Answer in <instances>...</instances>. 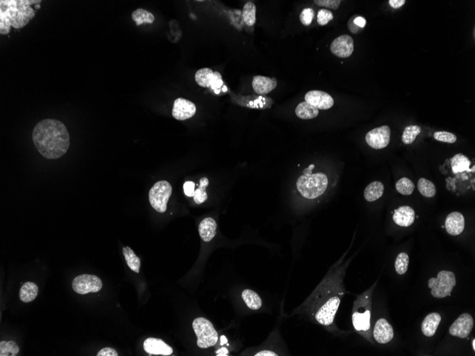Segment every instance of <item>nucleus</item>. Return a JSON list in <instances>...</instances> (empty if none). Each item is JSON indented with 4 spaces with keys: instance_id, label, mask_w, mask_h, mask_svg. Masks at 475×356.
<instances>
[{
    "instance_id": "nucleus-4",
    "label": "nucleus",
    "mask_w": 475,
    "mask_h": 356,
    "mask_svg": "<svg viewBox=\"0 0 475 356\" xmlns=\"http://www.w3.org/2000/svg\"><path fill=\"white\" fill-rule=\"evenodd\" d=\"M315 165L304 170V174L297 181V188L301 194L308 199H315L322 195L327 188L328 178L323 173L313 174Z\"/></svg>"
},
{
    "instance_id": "nucleus-2",
    "label": "nucleus",
    "mask_w": 475,
    "mask_h": 356,
    "mask_svg": "<svg viewBox=\"0 0 475 356\" xmlns=\"http://www.w3.org/2000/svg\"><path fill=\"white\" fill-rule=\"evenodd\" d=\"M33 142L41 156L48 160H56L67 152L70 137L62 122L46 119L35 126Z\"/></svg>"
},
{
    "instance_id": "nucleus-40",
    "label": "nucleus",
    "mask_w": 475,
    "mask_h": 356,
    "mask_svg": "<svg viewBox=\"0 0 475 356\" xmlns=\"http://www.w3.org/2000/svg\"><path fill=\"white\" fill-rule=\"evenodd\" d=\"M315 11L312 8H306L302 11L300 19L302 24L305 26H309L314 19Z\"/></svg>"
},
{
    "instance_id": "nucleus-35",
    "label": "nucleus",
    "mask_w": 475,
    "mask_h": 356,
    "mask_svg": "<svg viewBox=\"0 0 475 356\" xmlns=\"http://www.w3.org/2000/svg\"><path fill=\"white\" fill-rule=\"evenodd\" d=\"M19 352V348L14 342H0V356H15Z\"/></svg>"
},
{
    "instance_id": "nucleus-9",
    "label": "nucleus",
    "mask_w": 475,
    "mask_h": 356,
    "mask_svg": "<svg viewBox=\"0 0 475 356\" xmlns=\"http://www.w3.org/2000/svg\"><path fill=\"white\" fill-rule=\"evenodd\" d=\"M72 287L76 293L87 295L88 293H96L101 290L103 282L96 275H78L73 279Z\"/></svg>"
},
{
    "instance_id": "nucleus-25",
    "label": "nucleus",
    "mask_w": 475,
    "mask_h": 356,
    "mask_svg": "<svg viewBox=\"0 0 475 356\" xmlns=\"http://www.w3.org/2000/svg\"><path fill=\"white\" fill-rule=\"evenodd\" d=\"M471 162L463 154H458L451 159V167L455 174L470 171Z\"/></svg>"
},
{
    "instance_id": "nucleus-38",
    "label": "nucleus",
    "mask_w": 475,
    "mask_h": 356,
    "mask_svg": "<svg viewBox=\"0 0 475 356\" xmlns=\"http://www.w3.org/2000/svg\"><path fill=\"white\" fill-rule=\"evenodd\" d=\"M333 19H334V15L329 10L321 9L318 11L317 22L320 26L327 24Z\"/></svg>"
},
{
    "instance_id": "nucleus-19",
    "label": "nucleus",
    "mask_w": 475,
    "mask_h": 356,
    "mask_svg": "<svg viewBox=\"0 0 475 356\" xmlns=\"http://www.w3.org/2000/svg\"><path fill=\"white\" fill-rule=\"evenodd\" d=\"M415 216L416 214L414 210L411 207L405 205L395 210L393 219L395 223L399 226L409 227L414 223Z\"/></svg>"
},
{
    "instance_id": "nucleus-41",
    "label": "nucleus",
    "mask_w": 475,
    "mask_h": 356,
    "mask_svg": "<svg viewBox=\"0 0 475 356\" xmlns=\"http://www.w3.org/2000/svg\"><path fill=\"white\" fill-rule=\"evenodd\" d=\"M317 5L323 7L329 8L331 9H337L340 6V0H316L314 1Z\"/></svg>"
},
{
    "instance_id": "nucleus-3",
    "label": "nucleus",
    "mask_w": 475,
    "mask_h": 356,
    "mask_svg": "<svg viewBox=\"0 0 475 356\" xmlns=\"http://www.w3.org/2000/svg\"><path fill=\"white\" fill-rule=\"evenodd\" d=\"M34 0H1L0 1V33L8 34L11 27L21 29L29 24L36 12L31 5L40 4Z\"/></svg>"
},
{
    "instance_id": "nucleus-36",
    "label": "nucleus",
    "mask_w": 475,
    "mask_h": 356,
    "mask_svg": "<svg viewBox=\"0 0 475 356\" xmlns=\"http://www.w3.org/2000/svg\"><path fill=\"white\" fill-rule=\"evenodd\" d=\"M409 264V257L406 252H401L396 257L395 269L399 275H404L407 272Z\"/></svg>"
},
{
    "instance_id": "nucleus-8",
    "label": "nucleus",
    "mask_w": 475,
    "mask_h": 356,
    "mask_svg": "<svg viewBox=\"0 0 475 356\" xmlns=\"http://www.w3.org/2000/svg\"><path fill=\"white\" fill-rule=\"evenodd\" d=\"M172 193V187L166 180H159L152 187L149 192L151 205L158 213H164Z\"/></svg>"
},
{
    "instance_id": "nucleus-17",
    "label": "nucleus",
    "mask_w": 475,
    "mask_h": 356,
    "mask_svg": "<svg viewBox=\"0 0 475 356\" xmlns=\"http://www.w3.org/2000/svg\"><path fill=\"white\" fill-rule=\"evenodd\" d=\"M466 226V220L463 214L460 212H453L448 215L446 220L447 232L451 235H460L463 233Z\"/></svg>"
},
{
    "instance_id": "nucleus-23",
    "label": "nucleus",
    "mask_w": 475,
    "mask_h": 356,
    "mask_svg": "<svg viewBox=\"0 0 475 356\" xmlns=\"http://www.w3.org/2000/svg\"><path fill=\"white\" fill-rule=\"evenodd\" d=\"M384 192V185L380 181H373L364 190L365 199L369 202L375 201L381 198Z\"/></svg>"
},
{
    "instance_id": "nucleus-21",
    "label": "nucleus",
    "mask_w": 475,
    "mask_h": 356,
    "mask_svg": "<svg viewBox=\"0 0 475 356\" xmlns=\"http://www.w3.org/2000/svg\"><path fill=\"white\" fill-rule=\"evenodd\" d=\"M217 224L215 220L211 218L204 219L199 224V233L200 237L205 242H209L216 235Z\"/></svg>"
},
{
    "instance_id": "nucleus-1",
    "label": "nucleus",
    "mask_w": 475,
    "mask_h": 356,
    "mask_svg": "<svg viewBox=\"0 0 475 356\" xmlns=\"http://www.w3.org/2000/svg\"><path fill=\"white\" fill-rule=\"evenodd\" d=\"M343 271L336 270L327 276L293 314L306 315L325 327H331L344 295Z\"/></svg>"
},
{
    "instance_id": "nucleus-26",
    "label": "nucleus",
    "mask_w": 475,
    "mask_h": 356,
    "mask_svg": "<svg viewBox=\"0 0 475 356\" xmlns=\"http://www.w3.org/2000/svg\"><path fill=\"white\" fill-rule=\"evenodd\" d=\"M242 298L245 304L250 309L258 310L262 307V299L254 291L251 290H243Z\"/></svg>"
},
{
    "instance_id": "nucleus-7",
    "label": "nucleus",
    "mask_w": 475,
    "mask_h": 356,
    "mask_svg": "<svg viewBox=\"0 0 475 356\" xmlns=\"http://www.w3.org/2000/svg\"><path fill=\"white\" fill-rule=\"evenodd\" d=\"M456 285V275L450 271H441L437 278H431L428 281V287L431 289V295L435 298H445L451 295Z\"/></svg>"
},
{
    "instance_id": "nucleus-29",
    "label": "nucleus",
    "mask_w": 475,
    "mask_h": 356,
    "mask_svg": "<svg viewBox=\"0 0 475 356\" xmlns=\"http://www.w3.org/2000/svg\"><path fill=\"white\" fill-rule=\"evenodd\" d=\"M132 19L136 23L137 26L143 24H153L155 21L154 15L144 9H138L132 14Z\"/></svg>"
},
{
    "instance_id": "nucleus-39",
    "label": "nucleus",
    "mask_w": 475,
    "mask_h": 356,
    "mask_svg": "<svg viewBox=\"0 0 475 356\" xmlns=\"http://www.w3.org/2000/svg\"><path fill=\"white\" fill-rule=\"evenodd\" d=\"M223 86V81L221 73L218 71H213V76L212 80H211V86H210V88L214 91L215 93L218 94V93H220V92H221V88H222Z\"/></svg>"
},
{
    "instance_id": "nucleus-48",
    "label": "nucleus",
    "mask_w": 475,
    "mask_h": 356,
    "mask_svg": "<svg viewBox=\"0 0 475 356\" xmlns=\"http://www.w3.org/2000/svg\"><path fill=\"white\" fill-rule=\"evenodd\" d=\"M35 7H36V9H39L40 6L39 5H35Z\"/></svg>"
},
{
    "instance_id": "nucleus-5",
    "label": "nucleus",
    "mask_w": 475,
    "mask_h": 356,
    "mask_svg": "<svg viewBox=\"0 0 475 356\" xmlns=\"http://www.w3.org/2000/svg\"><path fill=\"white\" fill-rule=\"evenodd\" d=\"M369 294L368 292L360 296L355 302L352 314V323L355 330L360 334H365L369 331L371 319V306Z\"/></svg>"
},
{
    "instance_id": "nucleus-45",
    "label": "nucleus",
    "mask_w": 475,
    "mask_h": 356,
    "mask_svg": "<svg viewBox=\"0 0 475 356\" xmlns=\"http://www.w3.org/2000/svg\"><path fill=\"white\" fill-rule=\"evenodd\" d=\"M354 22L356 26H359L360 28H364L366 24V19H365L364 17H362V16H357V17L354 20Z\"/></svg>"
},
{
    "instance_id": "nucleus-47",
    "label": "nucleus",
    "mask_w": 475,
    "mask_h": 356,
    "mask_svg": "<svg viewBox=\"0 0 475 356\" xmlns=\"http://www.w3.org/2000/svg\"><path fill=\"white\" fill-rule=\"evenodd\" d=\"M475 339H473V350H474V351L475 350Z\"/></svg>"
},
{
    "instance_id": "nucleus-33",
    "label": "nucleus",
    "mask_w": 475,
    "mask_h": 356,
    "mask_svg": "<svg viewBox=\"0 0 475 356\" xmlns=\"http://www.w3.org/2000/svg\"><path fill=\"white\" fill-rule=\"evenodd\" d=\"M421 133V128L418 125H410L406 127L402 135L403 143L411 145L416 140V137Z\"/></svg>"
},
{
    "instance_id": "nucleus-20",
    "label": "nucleus",
    "mask_w": 475,
    "mask_h": 356,
    "mask_svg": "<svg viewBox=\"0 0 475 356\" xmlns=\"http://www.w3.org/2000/svg\"><path fill=\"white\" fill-rule=\"evenodd\" d=\"M441 316L438 313L428 314L421 325L423 334L427 337H433L441 324Z\"/></svg>"
},
{
    "instance_id": "nucleus-31",
    "label": "nucleus",
    "mask_w": 475,
    "mask_h": 356,
    "mask_svg": "<svg viewBox=\"0 0 475 356\" xmlns=\"http://www.w3.org/2000/svg\"><path fill=\"white\" fill-rule=\"evenodd\" d=\"M256 6L254 3L248 1L243 6V18L248 26H253L256 22Z\"/></svg>"
},
{
    "instance_id": "nucleus-15",
    "label": "nucleus",
    "mask_w": 475,
    "mask_h": 356,
    "mask_svg": "<svg viewBox=\"0 0 475 356\" xmlns=\"http://www.w3.org/2000/svg\"><path fill=\"white\" fill-rule=\"evenodd\" d=\"M394 332L392 326L385 319H380L375 324L373 337L378 344H385L392 340Z\"/></svg>"
},
{
    "instance_id": "nucleus-18",
    "label": "nucleus",
    "mask_w": 475,
    "mask_h": 356,
    "mask_svg": "<svg viewBox=\"0 0 475 356\" xmlns=\"http://www.w3.org/2000/svg\"><path fill=\"white\" fill-rule=\"evenodd\" d=\"M278 81L276 78L263 76H254L252 86L256 93L260 95H266L271 93L276 88Z\"/></svg>"
},
{
    "instance_id": "nucleus-32",
    "label": "nucleus",
    "mask_w": 475,
    "mask_h": 356,
    "mask_svg": "<svg viewBox=\"0 0 475 356\" xmlns=\"http://www.w3.org/2000/svg\"><path fill=\"white\" fill-rule=\"evenodd\" d=\"M209 180L207 178H202L199 180V186L195 190L194 195V200L195 203L197 204H201L206 201L208 198L207 193H206V187L209 185Z\"/></svg>"
},
{
    "instance_id": "nucleus-6",
    "label": "nucleus",
    "mask_w": 475,
    "mask_h": 356,
    "mask_svg": "<svg viewBox=\"0 0 475 356\" xmlns=\"http://www.w3.org/2000/svg\"><path fill=\"white\" fill-rule=\"evenodd\" d=\"M193 329L197 337V346L201 349L214 347L218 342V335L212 323L204 317L195 319Z\"/></svg>"
},
{
    "instance_id": "nucleus-12",
    "label": "nucleus",
    "mask_w": 475,
    "mask_h": 356,
    "mask_svg": "<svg viewBox=\"0 0 475 356\" xmlns=\"http://www.w3.org/2000/svg\"><path fill=\"white\" fill-rule=\"evenodd\" d=\"M306 102L314 106L318 110L330 109L334 105L332 97L321 90H311L305 96Z\"/></svg>"
},
{
    "instance_id": "nucleus-44",
    "label": "nucleus",
    "mask_w": 475,
    "mask_h": 356,
    "mask_svg": "<svg viewBox=\"0 0 475 356\" xmlns=\"http://www.w3.org/2000/svg\"><path fill=\"white\" fill-rule=\"evenodd\" d=\"M388 3L393 9H398L403 6L406 3V1L405 0H389Z\"/></svg>"
},
{
    "instance_id": "nucleus-27",
    "label": "nucleus",
    "mask_w": 475,
    "mask_h": 356,
    "mask_svg": "<svg viewBox=\"0 0 475 356\" xmlns=\"http://www.w3.org/2000/svg\"><path fill=\"white\" fill-rule=\"evenodd\" d=\"M123 252L128 266L133 272L139 273L141 266V259L137 256L136 253L130 247H123Z\"/></svg>"
},
{
    "instance_id": "nucleus-24",
    "label": "nucleus",
    "mask_w": 475,
    "mask_h": 356,
    "mask_svg": "<svg viewBox=\"0 0 475 356\" xmlns=\"http://www.w3.org/2000/svg\"><path fill=\"white\" fill-rule=\"evenodd\" d=\"M296 114L303 120H311L319 115V110L307 102H302L296 108Z\"/></svg>"
},
{
    "instance_id": "nucleus-16",
    "label": "nucleus",
    "mask_w": 475,
    "mask_h": 356,
    "mask_svg": "<svg viewBox=\"0 0 475 356\" xmlns=\"http://www.w3.org/2000/svg\"><path fill=\"white\" fill-rule=\"evenodd\" d=\"M144 350L150 355L169 356L173 353L172 348L159 339L148 338L143 344Z\"/></svg>"
},
{
    "instance_id": "nucleus-13",
    "label": "nucleus",
    "mask_w": 475,
    "mask_h": 356,
    "mask_svg": "<svg viewBox=\"0 0 475 356\" xmlns=\"http://www.w3.org/2000/svg\"><path fill=\"white\" fill-rule=\"evenodd\" d=\"M330 49L338 57H349L354 51V40L349 35H341L333 41Z\"/></svg>"
},
{
    "instance_id": "nucleus-30",
    "label": "nucleus",
    "mask_w": 475,
    "mask_h": 356,
    "mask_svg": "<svg viewBox=\"0 0 475 356\" xmlns=\"http://www.w3.org/2000/svg\"><path fill=\"white\" fill-rule=\"evenodd\" d=\"M418 188L420 193L426 198H433L436 194V185L431 180L425 178H420L418 180Z\"/></svg>"
},
{
    "instance_id": "nucleus-46",
    "label": "nucleus",
    "mask_w": 475,
    "mask_h": 356,
    "mask_svg": "<svg viewBox=\"0 0 475 356\" xmlns=\"http://www.w3.org/2000/svg\"><path fill=\"white\" fill-rule=\"evenodd\" d=\"M278 356L276 353L273 351L264 350L262 352L257 353L255 356Z\"/></svg>"
},
{
    "instance_id": "nucleus-42",
    "label": "nucleus",
    "mask_w": 475,
    "mask_h": 356,
    "mask_svg": "<svg viewBox=\"0 0 475 356\" xmlns=\"http://www.w3.org/2000/svg\"><path fill=\"white\" fill-rule=\"evenodd\" d=\"M184 191L186 196L192 197L195 192V183L194 182H185L184 184Z\"/></svg>"
},
{
    "instance_id": "nucleus-10",
    "label": "nucleus",
    "mask_w": 475,
    "mask_h": 356,
    "mask_svg": "<svg viewBox=\"0 0 475 356\" xmlns=\"http://www.w3.org/2000/svg\"><path fill=\"white\" fill-rule=\"evenodd\" d=\"M391 129L387 125L373 129L366 134V141L369 146L375 150L386 148L391 140Z\"/></svg>"
},
{
    "instance_id": "nucleus-28",
    "label": "nucleus",
    "mask_w": 475,
    "mask_h": 356,
    "mask_svg": "<svg viewBox=\"0 0 475 356\" xmlns=\"http://www.w3.org/2000/svg\"><path fill=\"white\" fill-rule=\"evenodd\" d=\"M213 76V71L211 68H201L196 71L195 74V81L199 86L202 88H210Z\"/></svg>"
},
{
    "instance_id": "nucleus-37",
    "label": "nucleus",
    "mask_w": 475,
    "mask_h": 356,
    "mask_svg": "<svg viewBox=\"0 0 475 356\" xmlns=\"http://www.w3.org/2000/svg\"><path fill=\"white\" fill-rule=\"evenodd\" d=\"M433 137L437 141L443 142V143L453 144L457 141L456 135L449 132H436L434 133Z\"/></svg>"
},
{
    "instance_id": "nucleus-43",
    "label": "nucleus",
    "mask_w": 475,
    "mask_h": 356,
    "mask_svg": "<svg viewBox=\"0 0 475 356\" xmlns=\"http://www.w3.org/2000/svg\"><path fill=\"white\" fill-rule=\"evenodd\" d=\"M97 356H118V352L112 348H104L98 353Z\"/></svg>"
},
{
    "instance_id": "nucleus-34",
    "label": "nucleus",
    "mask_w": 475,
    "mask_h": 356,
    "mask_svg": "<svg viewBox=\"0 0 475 356\" xmlns=\"http://www.w3.org/2000/svg\"><path fill=\"white\" fill-rule=\"evenodd\" d=\"M396 188L401 194L409 195L412 194L415 189V185L412 180L404 177L398 180Z\"/></svg>"
},
{
    "instance_id": "nucleus-14",
    "label": "nucleus",
    "mask_w": 475,
    "mask_h": 356,
    "mask_svg": "<svg viewBox=\"0 0 475 356\" xmlns=\"http://www.w3.org/2000/svg\"><path fill=\"white\" fill-rule=\"evenodd\" d=\"M196 105L184 98L175 100L172 108V116L178 120H186L196 114Z\"/></svg>"
},
{
    "instance_id": "nucleus-11",
    "label": "nucleus",
    "mask_w": 475,
    "mask_h": 356,
    "mask_svg": "<svg viewBox=\"0 0 475 356\" xmlns=\"http://www.w3.org/2000/svg\"><path fill=\"white\" fill-rule=\"evenodd\" d=\"M474 327V320L470 314H461L450 328L449 332L453 337L466 339L471 335Z\"/></svg>"
},
{
    "instance_id": "nucleus-22",
    "label": "nucleus",
    "mask_w": 475,
    "mask_h": 356,
    "mask_svg": "<svg viewBox=\"0 0 475 356\" xmlns=\"http://www.w3.org/2000/svg\"><path fill=\"white\" fill-rule=\"evenodd\" d=\"M38 293L39 288L36 284L31 282H25L20 289L19 299L24 303H29L36 298Z\"/></svg>"
}]
</instances>
